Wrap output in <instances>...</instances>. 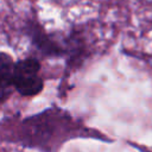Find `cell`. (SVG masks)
Instances as JSON below:
<instances>
[{"label":"cell","mask_w":152,"mask_h":152,"mask_svg":"<svg viewBox=\"0 0 152 152\" xmlns=\"http://www.w3.org/2000/svg\"><path fill=\"white\" fill-rule=\"evenodd\" d=\"M28 34L31 37V40L33 45L48 57H62L66 55V51L53 39H51L44 30L39 25H34L33 27L28 28Z\"/></svg>","instance_id":"3957f363"},{"label":"cell","mask_w":152,"mask_h":152,"mask_svg":"<svg viewBox=\"0 0 152 152\" xmlns=\"http://www.w3.org/2000/svg\"><path fill=\"white\" fill-rule=\"evenodd\" d=\"M59 110H45L34 116L27 118L24 121V140L27 141L30 146L45 147L48 152V146L53 141L52 133L63 122H66L68 114L63 113L59 115Z\"/></svg>","instance_id":"6da1fadb"},{"label":"cell","mask_w":152,"mask_h":152,"mask_svg":"<svg viewBox=\"0 0 152 152\" xmlns=\"http://www.w3.org/2000/svg\"><path fill=\"white\" fill-rule=\"evenodd\" d=\"M39 71L40 63L34 57H26L15 62L12 87L24 97L39 94L44 88V81Z\"/></svg>","instance_id":"7a4b0ae2"},{"label":"cell","mask_w":152,"mask_h":152,"mask_svg":"<svg viewBox=\"0 0 152 152\" xmlns=\"http://www.w3.org/2000/svg\"><path fill=\"white\" fill-rule=\"evenodd\" d=\"M15 62L13 58L5 53L0 52V101H4L11 94L13 72H14Z\"/></svg>","instance_id":"277c9868"}]
</instances>
